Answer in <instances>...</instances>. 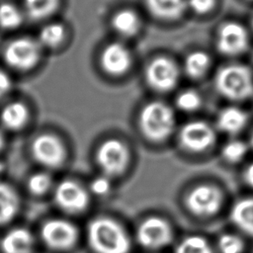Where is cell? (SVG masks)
Here are the masks:
<instances>
[{"label": "cell", "mask_w": 253, "mask_h": 253, "mask_svg": "<svg viewBox=\"0 0 253 253\" xmlns=\"http://www.w3.org/2000/svg\"><path fill=\"white\" fill-rule=\"evenodd\" d=\"M87 239L96 253H128L130 239L126 229L115 219L99 216L87 227Z\"/></svg>", "instance_id": "cell-1"}, {"label": "cell", "mask_w": 253, "mask_h": 253, "mask_svg": "<svg viewBox=\"0 0 253 253\" xmlns=\"http://www.w3.org/2000/svg\"><path fill=\"white\" fill-rule=\"evenodd\" d=\"M42 45L31 37H19L10 41L3 48L5 64L18 72L34 69L42 57Z\"/></svg>", "instance_id": "cell-2"}, {"label": "cell", "mask_w": 253, "mask_h": 253, "mask_svg": "<svg viewBox=\"0 0 253 253\" xmlns=\"http://www.w3.org/2000/svg\"><path fill=\"white\" fill-rule=\"evenodd\" d=\"M217 90L231 100H243L253 93V77L250 70L240 64H231L221 68L216 77Z\"/></svg>", "instance_id": "cell-3"}, {"label": "cell", "mask_w": 253, "mask_h": 253, "mask_svg": "<svg viewBox=\"0 0 253 253\" xmlns=\"http://www.w3.org/2000/svg\"><path fill=\"white\" fill-rule=\"evenodd\" d=\"M175 118L172 110L161 102L147 104L139 116L142 132L151 140H162L172 131Z\"/></svg>", "instance_id": "cell-4"}, {"label": "cell", "mask_w": 253, "mask_h": 253, "mask_svg": "<svg viewBox=\"0 0 253 253\" xmlns=\"http://www.w3.org/2000/svg\"><path fill=\"white\" fill-rule=\"evenodd\" d=\"M41 237L48 248L56 251H65L72 248L77 242L78 229L71 221L53 218L42 224Z\"/></svg>", "instance_id": "cell-5"}, {"label": "cell", "mask_w": 253, "mask_h": 253, "mask_svg": "<svg viewBox=\"0 0 253 253\" xmlns=\"http://www.w3.org/2000/svg\"><path fill=\"white\" fill-rule=\"evenodd\" d=\"M188 210L197 216H211L216 213L222 205L223 196L218 188L212 185H198L185 199Z\"/></svg>", "instance_id": "cell-6"}, {"label": "cell", "mask_w": 253, "mask_h": 253, "mask_svg": "<svg viewBox=\"0 0 253 253\" xmlns=\"http://www.w3.org/2000/svg\"><path fill=\"white\" fill-rule=\"evenodd\" d=\"M33 158L47 168H57L65 160L66 151L60 139L51 133H41L31 143Z\"/></svg>", "instance_id": "cell-7"}, {"label": "cell", "mask_w": 253, "mask_h": 253, "mask_svg": "<svg viewBox=\"0 0 253 253\" xmlns=\"http://www.w3.org/2000/svg\"><path fill=\"white\" fill-rule=\"evenodd\" d=\"M53 199L60 210L71 214L85 211L90 203L87 190L72 180L61 181L54 189Z\"/></svg>", "instance_id": "cell-8"}, {"label": "cell", "mask_w": 253, "mask_h": 253, "mask_svg": "<svg viewBox=\"0 0 253 253\" xmlns=\"http://www.w3.org/2000/svg\"><path fill=\"white\" fill-rule=\"evenodd\" d=\"M136 239L142 247L160 249L172 241L173 230L165 219L159 216H149L138 225Z\"/></svg>", "instance_id": "cell-9"}, {"label": "cell", "mask_w": 253, "mask_h": 253, "mask_svg": "<svg viewBox=\"0 0 253 253\" xmlns=\"http://www.w3.org/2000/svg\"><path fill=\"white\" fill-rule=\"evenodd\" d=\"M96 159L105 176H118L126 168L128 151L123 142L117 139H109L99 146Z\"/></svg>", "instance_id": "cell-10"}, {"label": "cell", "mask_w": 253, "mask_h": 253, "mask_svg": "<svg viewBox=\"0 0 253 253\" xmlns=\"http://www.w3.org/2000/svg\"><path fill=\"white\" fill-rule=\"evenodd\" d=\"M146 80L159 91L172 89L178 80V69L173 61L166 57H157L146 68Z\"/></svg>", "instance_id": "cell-11"}, {"label": "cell", "mask_w": 253, "mask_h": 253, "mask_svg": "<svg viewBox=\"0 0 253 253\" xmlns=\"http://www.w3.org/2000/svg\"><path fill=\"white\" fill-rule=\"evenodd\" d=\"M215 135L212 128L205 122L195 121L185 125L180 131L182 145L194 152L209 148L214 141Z\"/></svg>", "instance_id": "cell-12"}, {"label": "cell", "mask_w": 253, "mask_h": 253, "mask_svg": "<svg viewBox=\"0 0 253 253\" xmlns=\"http://www.w3.org/2000/svg\"><path fill=\"white\" fill-rule=\"evenodd\" d=\"M248 45V34L237 23H227L221 27L217 37V48L224 54L235 55L243 52Z\"/></svg>", "instance_id": "cell-13"}, {"label": "cell", "mask_w": 253, "mask_h": 253, "mask_svg": "<svg viewBox=\"0 0 253 253\" xmlns=\"http://www.w3.org/2000/svg\"><path fill=\"white\" fill-rule=\"evenodd\" d=\"M103 68L111 74L119 75L129 67L130 54L128 49L119 42H113L105 47L101 56Z\"/></svg>", "instance_id": "cell-14"}, {"label": "cell", "mask_w": 253, "mask_h": 253, "mask_svg": "<svg viewBox=\"0 0 253 253\" xmlns=\"http://www.w3.org/2000/svg\"><path fill=\"white\" fill-rule=\"evenodd\" d=\"M30 120V110L22 101H11L0 110V124L10 131L23 129Z\"/></svg>", "instance_id": "cell-15"}, {"label": "cell", "mask_w": 253, "mask_h": 253, "mask_svg": "<svg viewBox=\"0 0 253 253\" xmlns=\"http://www.w3.org/2000/svg\"><path fill=\"white\" fill-rule=\"evenodd\" d=\"M35 239L26 228L17 227L8 231L1 240L3 253H33Z\"/></svg>", "instance_id": "cell-16"}, {"label": "cell", "mask_w": 253, "mask_h": 253, "mask_svg": "<svg viewBox=\"0 0 253 253\" xmlns=\"http://www.w3.org/2000/svg\"><path fill=\"white\" fill-rule=\"evenodd\" d=\"M230 218L242 232L253 237V198L237 201L231 209Z\"/></svg>", "instance_id": "cell-17"}, {"label": "cell", "mask_w": 253, "mask_h": 253, "mask_svg": "<svg viewBox=\"0 0 253 253\" xmlns=\"http://www.w3.org/2000/svg\"><path fill=\"white\" fill-rule=\"evenodd\" d=\"M20 209V197L9 184L0 182V225L7 224L17 215Z\"/></svg>", "instance_id": "cell-18"}, {"label": "cell", "mask_w": 253, "mask_h": 253, "mask_svg": "<svg viewBox=\"0 0 253 253\" xmlns=\"http://www.w3.org/2000/svg\"><path fill=\"white\" fill-rule=\"evenodd\" d=\"M247 120V114L243 110L229 107L221 111L217 119V125L221 130L228 133H235L245 126Z\"/></svg>", "instance_id": "cell-19"}, {"label": "cell", "mask_w": 253, "mask_h": 253, "mask_svg": "<svg viewBox=\"0 0 253 253\" xmlns=\"http://www.w3.org/2000/svg\"><path fill=\"white\" fill-rule=\"evenodd\" d=\"M149 11L156 17L174 19L179 17L185 10V0H146Z\"/></svg>", "instance_id": "cell-20"}, {"label": "cell", "mask_w": 253, "mask_h": 253, "mask_svg": "<svg viewBox=\"0 0 253 253\" xmlns=\"http://www.w3.org/2000/svg\"><path fill=\"white\" fill-rule=\"evenodd\" d=\"M58 4L59 0H23L24 13L35 21L50 16L57 9Z\"/></svg>", "instance_id": "cell-21"}, {"label": "cell", "mask_w": 253, "mask_h": 253, "mask_svg": "<svg viewBox=\"0 0 253 253\" xmlns=\"http://www.w3.org/2000/svg\"><path fill=\"white\" fill-rule=\"evenodd\" d=\"M24 12L11 2L0 3V29L13 31L22 26Z\"/></svg>", "instance_id": "cell-22"}, {"label": "cell", "mask_w": 253, "mask_h": 253, "mask_svg": "<svg viewBox=\"0 0 253 253\" xmlns=\"http://www.w3.org/2000/svg\"><path fill=\"white\" fill-rule=\"evenodd\" d=\"M113 27L123 36H132L139 28V20L135 13L130 10H123L117 13L113 19Z\"/></svg>", "instance_id": "cell-23"}, {"label": "cell", "mask_w": 253, "mask_h": 253, "mask_svg": "<svg viewBox=\"0 0 253 253\" xmlns=\"http://www.w3.org/2000/svg\"><path fill=\"white\" fill-rule=\"evenodd\" d=\"M65 31L64 27L59 23H49L44 25L38 37V42L42 47H56L58 46L64 39Z\"/></svg>", "instance_id": "cell-24"}, {"label": "cell", "mask_w": 253, "mask_h": 253, "mask_svg": "<svg viewBox=\"0 0 253 253\" xmlns=\"http://www.w3.org/2000/svg\"><path fill=\"white\" fill-rule=\"evenodd\" d=\"M174 253H212L210 243L202 236L192 235L184 238Z\"/></svg>", "instance_id": "cell-25"}, {"label": "cell", "mask_w": 253, "mask_h": 253, "mask_svg": "<svg viewBox=\"0 0 253 253\" xmlns=\"http://www.w3.org/2000/svg\"><path fill=\"white\" fill-rule=\"evenodd\" d=\"M210 58L208 54L202 51H195L188 55L185 62L187 73L192 77H200L204 75L209 68Z\"/></svg>", "instance_id": "cell-26"}, {"label": "cell", "mask_w": 253, "mask_h": 253, "mask_svg": "<svg viewBox=\"0 0 253 253\" xmlns=\"http://www.w3.org/2000/svg\"><path fill=\"white\" fill-rule=\"evenodd\" d=\"M28 189L35 196L45 195L52 186V178L45 172H38L30 176L27 182Z\"/></svg>", "instance_id": "cell-27"}, {"label": "cell", "mask_w": 253, "mask_h": 253, "mask_svg": "<svg viewBox=\"0 0 253 253\" xmlns=\"http://www.w3.org/2000/svg\"><path fill=\"white\" fill-rule=\"evenodd\" d=\"M217 247L220 253H242L244 243L239 236L232 233H225L219 237Z\"/></svg>", "instance_id": "cell-28"}, {"label": "cell", "mask_w": 253, "mask_h": 253, "mask_svg": "<svg viewBox=\"0 0 253 253\" xmlns=\"http://www.w3.org/2000/svg\"><path fill=\"white\" fill-rule=\"evenodd\" d=\"M248 151V146L244 141L232 140L222 148V156L229 162L240 161Z\"/></svg>", "instance_id": "cell-29"}, {"label": "cell", "mask_w": 253, "mask_h": 253, "mask_svg": "<svg viewBox=\"0 0 253 253\" xmlns=\"http://www.w3.org/2000/svg\"><path fill=\"white\" fill-rule=\"evenodd\" d=\"M201 99L198 93L192 90L182 92L177 98V105L183 111H194L199 107Z\"/></svg>", "instance_id": "cell-30"}, {"label": "cell", "mask_w": 253, "mask_h": 253, "mask_svg": "<svg viewBox=\"0 0 253 253\" xmlns=\"http://www.w3.org/2000/svg\"><path fill=\"white\" fill-rule=\"evenodd\" d=\"M90 190L97 196H105L111 190V182L109 177L100 176L95 178L90 184Z\"/></svg>", "instance_id": "cell-31"}, {"label": "cell", "mask_w": 253, "mask_h": 253, "mask_svg": "<svg viewBox=\"0 0 253 253\" xmlns=\"http://www.w3.org/2000/svg\"><path fill=\"white\" fill-rule=\"evenodd\" d=\"M188 3L195 12L204 14L212 8L214 0H188Z\"/></svg>", "instance_id": "cell-32"}, {"label": "cell", "mask_w": 253, "mask_h": 253, "mask_svg": "<svg viewBox=\"0 0 253 253\" xmlns=\"http://www.w3.org/2000/svg\"><path fill=\"white\" fill-rule=\"evenodd\" d=\"M12 89V79L4 70L0 69V100L4 98Z\"/></svg>", "instance_id": "cell-33"}, {"label": "cell", "mask_w": 253, "mask_h": 253, "mask_svg": "<svg viewBox=\"0 0 253 253\" xmlns=\"http://www.w3.org/2000/svg\"><path fill=\"white\" fill-rule=\"evenodd\" d=\"M244 179L246 181V183L253 188V163H251L250 165L247 166V168L245 169L244 172Z\"/></svg>", "instance_id": "cell-34"}, {"label": "cell", "mask_w": 253, "mask_h": 253, "mask_svg": "<svg viewBox=\"0 0 253 253\" xmlns=\"http://www.w3.org/2000/svg\"><path fill=\"white\" fill-rule=\"evenodd\" d=\"M5 145V137H4V134L2 133V131L0 130V151L3 149Z\"/></svg>", "instance_id": "cell-35"}, {"label": "cell", "mask_w": 253, "mask_h": 253, "mask_svg": "<svg viewBox=\"0 0 253 253\" xmlns=\"http://www.w3.org/2000/svg\"><path fill=\"white\" fill-rule=\"evenodd\" d=\"M2 169H3V164L0 162V172L2 171Z\"/></svg>", "instance_id": "cell-36"}, {"label": "cell", "mask_w": 253, "mask_h": 253, "mask_svg": "<svg viewBox=\"0 0 253 253\" xmlns=\"http://www.w3.org/2000/svg\"><path fill=\"white\" fill-rule=\"evenodd\" d=\"M251 144H252V146H253V134H252V137H251Z\"/></svg>", "instance_id": "cell-37"}, {"label": "cell", "mask_w": 253, "mask_h": 253, "mask_svg": "<svg viewBox=\"0 0 253 253\" xmlns=\"http://www.w3.org/2000/svg\"><path fill=\"white\" fill-rule=\"evenodd\" d=\"M252 26H253V20H252Z\"/></svg>", "instance_id": "cell-38"}]
</instances>
